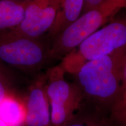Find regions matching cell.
<instances>
[{
	"label": "cell",
	"instance_id": "obj_1",
	"mask_svg": "<svg viewBox=\"0 0 126 126\" xmlns=\"http://www.w3.org/2000/svg\"><path fill=\"white\" fill-rule=\"evenodd\" d=\"M126 48L85 63L75 73L83 99L94 105L97 114L110 113L119 98Z\"/></svg>",
	"mask_w": 126,
	"mask_h": 126
},
{
	"label": "cell",
	"instance_id": "obj_2",
	"mask_svg": "<svg viewBox=\"0 0 126 126\" xmlns=\"http://www.w3.org/2000/svg\"><path fill=\"white\" fill-rule=\"evenodd\" d=\"M126 48V20H119L99 29L64 57L60 65L74 75L88 61Z\"/></svg>",
	"mask_w": 126,
	"mask_h": 126
},
{
	"label": "cell",
	"instance_id": "obj_3",
	"mask_svg": "<svg viewBox=\"0 0 126 126\" xmlns=\"http://www.w3.org/2000/svg\"><path fill=\"white\" fill-rule=\"evenodd\" d=\"M122 8H123L117 0H106L97 7L81 14L53 37V42L48 49V58L63 59Z\"/></svg>",
	"mask_w": 126,
	"mask_h": 126
},
{
	"label": "cell",
	"instance_id": "obj_4",
	"mask_svg": "<svg viewBox=\"0 0 126 126\" xmlns=\"http://www.w3.org/2000/svg\"><path fill=\"white\" fill-rule=\"evenodd\" d=\"M60 65L50 68L45 75L46 91L50 106L51 126H66L75 117L83 100L76 83L65 79Z\"/></svg>",
	"mask_w": 126,
	"mask_h": 126
},
{
	"label": "cell",
	"instance_id": "obj_5",
	"mask_svg": "<svg viewBox=\"0 0 126 126\" xmlns=\"http://www.w3.org/2000/svg\"><path fill=\"white\" fill-rule=\"evenodd\" d=\"M48 49L39 39L0 32V62L24 71L39 68L48 58Z\"/></svg>",
	"mask_w": 126,
	"mask_h": 126
},
{
	"label": "cell",
	"instance_id": "obj_6",
	"mask_svg": "<svg viewBox=\"0 0 126 126\" xmlns=\"http://www.w3.org/2000/svg\"><path fill=\"white\" fill-rule=\"evenodd\" d=\"M61 0H29L26 2L25 17L15 29V33L33 39L49 31L60 7Z\"/></svg>",
	"mask_w": 126,
	"mask_h": 126
},
{
	"label": "cell",
	"instance_id": "obj_7",
	"mask_svg": "<svg viewBox=\"0 0 126 126\" xmlns=\"http://www.w3.org/2000/svg\"><path fill=\"white\" fill-rule=\"evenodd\" d=\"M45 75L30 86L24 99L26 126H51L50 106L46 91Z\"/></svg>",
	"mask_w": 126,
	"mask_h": 126
},
{
	"label": "cell",
	"instance_id": "obj_8",
	"mask_svg": "<svg viewBox=\"0 0 126 126\" xmlns=\"http://www.w3.org/2000/svg\"><path fill=\"white\" fill-rule=\"evenodd\" d=\"M0 122L6 126H26L24 99L12 93L0 101Z\"/></svg>",
	"mask_w": 126,
	"mask_h": 126
},
{
	"label": "cell",
	"instance_id": "obj_9",
	"mask_svg": "<svg viewBox=\"0 0 126 126\" xmlns=\"http://www.w3.org/2000/svg\"><path fill=\"white\" fill-rule=\"evenodd\" d=\"M84 0H61L60 7L49 35L54 37L80 16Z\"/></svg>",
	"mask_w": 126,
	"mask_h": 126
},
{
	"label": "cell",
	"instance_id": "obj_10",
	"mask_svg": "<svg viewBox=\"0 0 126 126\" xmlns=\"http://www.w3.org/2000/svg\"><path fill=\"white\" fill-rule=\"evenodd\" d=\"M27 1L0 0V32L14 29L22 23Z\"/></svg>",
	"mask_w": 126,
	"mask_h": 126
},
{
	"label": "cell",
	"instance_id": "obj_11",
	"mask_svg": "<svg viewBox=\"0 0 126 126\" xmlns=\"http://www.w3.org/2000/svg\"><path fill=\"white\" fill-rule=\"evenodd\" d=\"M109 119L116 126H123L126 120V60L123 70L120 94L110 113Z\"/></svg>",
	"mask_w": 126,
	"mask_h": 126
},
{
	"label": "cell",
	"instance_id": "obj_12",
	"mask_svg": "<svg viewBox=\"0 0 126 126\" xmlns=\"http://www.w3.org/2000/svg\"><path fill=\"white\" fill-rule=\"evenodd\" d=\"M2 64V63L0 62V101L8 94L14 93L9 88L8 79L6 74L7 72Z\"/></svg>",
	"mask_w": 126,
	"mask_h": 126
},
{
	"label": "cell",
	"instance_id": "obj_13",
	"mask_svg": "<svg viewBox=\"0 0 126 126\" xmlns=\"http://www.w3.org/2000/svg\"><path fill=\"white\" fill-rule=\"evenodd\" d=\"M84 119L86 126H116L109 119H106L105 116H101L99 114L90 117H85Z\"/></svg>",
	"mask_w": 126,
	"mask_h": 126
},
{
	"label": "cell",
	"instance_id": "obj_14",
	"mask_svg": "<svg viewBox=\"0 0 126 126\" xmlns=\"http://www.w3.org/2000/svg\"><path fill=\"white\" fill-rule=\"evenodd\" d=\"M105 1L106 0H84L81 14L97 7Z\"/></svg>",
	"mask_w": 126,
	"mask_h": 126
},
{
	"label": "cell",
	"instance_id": "obj_15",
	"mask_svg": "<svg viewBox=\"0 0 126 126\" xmlns=\"http://www.w3.org/2000/svg\"><path fill=\"white\" fill-rule=\"evenodd\" d=\"M66 126H86L84 117L75 116L74 119Z\"/></svg>",
	"mask_w": 126,
	"mask_h": 126
},
{
	"label": "cell",
	"instance_id": "obj_16",
	"mask_svg": "<svg viewBox=\"0 0 126 126\" xmlns=\"http://www.w3.org/2000/svg\"><path fill=\"white\" fill-rule=\"evenodd\" d=\"M117 1L122 4L123 7L125 8L126 5V0H117Z\"/></svg>",
	"mask_w": 126,
	"mask_h": 126
},
{
	"label": "cell",
	"instance_id": "obj_17",
	"mask_svg": "<svg viewBox=\"0 0 126 126\" xmlns=\"http://www.w3.org/2000/svg\"><path fill=\"white\" fill-rule=\"evenodd\" d=\"M9 1H20V2H23V1H27L29 0H9Z\"/></svg>",
	"mask_w": 126,
	"mask_h": 126
},
{
	"label": "cell",
	"instance_id": "obj_18",
	"mask_svg": "<svg viewBox=\"0 0 126 126\" xmlns=\"http://www.w3.org/2000/svg\"><path fill=\"white\" fill-rule=\"evenodd\" d=\"M123 126H126V120L125 122H124V124H123Z\"/></svg>",
	"mask_w": 126,
	"mask_h": 126
},
{
	"label": "cell",
	"instance_id": "obj_19",
	"mask_svg": "<svg viewBox=\"0 0 126 126\" xmlns=\"http://www.w3.org/2000/svg\"><path fill=\"white\" fill-rule=\"evenodd\" d=\"M125 8H126V7H125Z\"/></svg>",
	"mask_w": 126,
	"mask_h": 126
}]
</instances>
